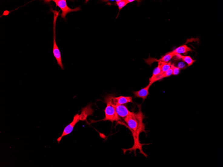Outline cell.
<instances>
[{
    "label": "cell",
    "instance_id": "obj_1",
    "mask_svg": "<svg viewBox=\"0 0 223 167\" xmlns=\"http://www.w3.org/2000/svg\"><path fill=\"white\" fill-rule=\"evenodd\" d=\"M139 108L138 113H135L134 112L132 114L124 118L125 122L126 124L123 123H120L126 126L132 133L133 137L134 143L131 148L128 149H123L124 153L128 151H130V153L134 151L135 156H136V150L138 149L140 150V153L147 158L148 156L144 152L142 149V146L144 145H149L150 144H141L139 141V135L142 132L146 133L145 130V125L143 123V120L145 116L141 111V105H137Z\"/></svg>",
    "mask_w": 223,
    "mask_h": 167
},
{
    "label": "cell",
    "instance_id": "obj_2",
    "mask_svg": "<svg viewBox=\"0 0 223 167\" xmlns=\"http://www.w3.org/2000/svg\"><path fill=\"white\" fill-rule=\"evenodd\" d=\"M113 97L112 96L109 95L105 98V101L107 104L104 110L105 117L102 120H109L113 123L115 121L118 122L121 120L120 117L116 112L115 104L114 102Z\"/></svg>",
    "mask_w": 223,
    "mask_h": 167
},
{
    "label": "cell",
    "instance_id": "obj_3",
    "mask_svg": "<svg viewBox=\"0 0 223 167\" xmlns=\"http://www.w3.org/2000/svg\"><path fill=\"white\" fill-rule=\"evenodd\" d=\"M52 1L55 2L56 6L59 8L62 12L60 15L61 17L65 20V17L70 12H77L80 11V7H76L74 9H72L68 7L67 4L66 0H53Z\"/></svg>",
    "mask_w": 223,
    "mask_h": 167
},
{
    "label": "cell",
    "instance_id": "obj_4",
    "mask_svg": "<svg viewBox=\"0 0 223 167\" xmlns=\"http://www.w3.org/2000/svg\"><path fill=\"white\" fill-rule=\"evenodd\" d=\"M79 120L80 114L77 113L74 116L72 122L65 128L62 135L57 139V141L58 143L60 142L63 137L69 135L73 131L74 126Z\"/></svg>",
    "mask_w": 223,
    "mask_h": 167
},
{
    "label": "cell",
    "instance_id": "obj_5",
    "mask_svg": "<svg viewBox=\"0 0 223 167\" xmlns=\"http://www.w3.org/2000/svg\"><path fill=\"white\" fill-rule=\"evenodd\" d=\"M115 107L118 115L123 119L133 113V112L129 111L124 105L115 104Z\"/></svg>",
    "mask_w": 223,
    "mask_h": 167
},
{
    "label": "cell",
    "instance_id": "obj_6",
    "mask_svg": "<svg viewBox=\"0 0 223 167\" xmlns=\"http://www.w3.org/2000/svg\"><path fill=\"white\" fill-rule=\"evenodd\" d=\"M151 86V85L149 84L146 87L139 91H133L134 97L142 98L144 101L146 99L147 96L149 94V90Z\"/></svg>",
    "mask_w": 223,
    "mask_h": 167
},
{
    "label": "cell",
    "instance_id": "obj_7",
    "mask_svg": "<svg viewBox=\"0 0 223 167\" xmlns=\"http://www.w3.org/2000/svg\"><path fill=\"white\" fill-rule=\"evenodd\" d=\"M133 97H113V100L115 104L124 105L128 103H133Z\"/></svg>",
    "mask_w": 223,
    "mask_h": 167
},
{
    "label": "cell",
    "instance_id": "obj_8",
    "mask_svg": "<svg viewBox=\"0 0 223 167\" xmlns=\"http://www.w3.org/2000/svg\"><path fill=\"white\" fill-rule=\"evenodd\" d=\"M174 57L178 60H182L183 61L188 65V67L191 66L196 61L192 59L189 56H184L180 54H177Z\"/></svg>",
    "mask_w": 223,
    "mask_h": 167
},
{
    "label": "cell",
    "instance_id": "obj_9",
    "mask_svg": "<svg viewBox=\"0 0 223 167\" xmlns=\"http://www.w3.org/2000/svg\"><path fill=\"white\" fill-rule=\"evenodd\" d=\"M92 113L93 110L89 106L85 107L80 114V120H86L88 116L91 115Z\"/></svg>",
    "mask_w": 223,
    "mask_h": 167
},
{
    "label": "cell",
    "instance_id": "obj_10",
    "mask_svg": "<svg viewBox=\"0 0 223 167\" xmlns=\"http://www.w3.org/2000/svg\"><path fill=\"white\" fill-rule=\"evenodd\" d=\"M193 51L192 49L186 45H183L181 46L178 48H176L175 50L173 51L177 54H185L188 52H192Z\"/></svg>",
    "mask_w": 223,
    "mask_h": 167
},
{
    "label": "cell",
    "instance_id": "obj_11",
    "mask_svg": "<svg viewBox=\"0 0 223 167\" xmlns=\"http://www.w3.org/2000/svg\"><path fill=\"white\" fill-rule=\"evenodd\" d=\"M176 55V54L175 52L172 51L171 52H169L165 55H164V56L161 58L159 60H155H155H152V61H162L165 62V63H168Z\"/></svg>",
    "mask_w": 223,
    "mask_h": 167
},
{
    "label": "cell",
    "instance_id": "obj_12",
    "mask_svg": "<svg viewBox=\"0 0 223 167\" xmlns=\"http://www.w3.org/2000/svg\"><path fill=\"white\" fill-rule=\"evenodd\" d=\"M159 62L161 66V72L163 73L168 71L171 67V61L169 62L168 63L162 61H159Z\"/></svg>",
    "mask_w": 223,
    "mask_h": 167
},
{
    "label": "cell",
    "instance_id": "obj_13",
    "mask_svg": "<svg viewBox=\"0 0 223 167\" xmlns=\"http://www.w3.org/2000/svg\"><path fill=\"white\" fill-rule=\"evenodd\" d=\"M158 66L154 70L152 77L149 78V81L152 80L153 78L157 76V75L159 74L161 72V66L159 62H158Z\"/></svg>",
    "mask_w": 223,
    "mask_h": 167
},
{
    "label": "cell",
    "instance_id": "obj_14",
    "mask_svg": "<svg viewBox=\"0 0 223 167\" xmlns=\"http://www.w3.org/2000/svg\"><path fill=\"white\" fill-rule=\"evenodd\" d=\"M116 2L117 5L118 7L119 11L127 4H128L127 0H117V1H116Z\"/></svg>",
    "mask_w": 223,
    "mask_h": 167
},
{
    "label": "cell",
    "instance_id": "obj_15",
    "mask_svg": "<svg viewBox=\"0 0 223 167\" xmlns=\"http://www.w3.org/2000/svg\"><path fill=\"white\" fill-rule=\"evenodd\" d=\"M163 73L161 72V73L157 75L156 77H154L153 79L149 81V84L152 85L154 83H155L156 81H158L162 80L163 78Z\"/></svg>",
    "mask_w": 223,
    "mask_h": 167
},
{
    "label": "cell",
    "instance_id": "obj_16",
    "mask_svg": "<svg viewBox=\"0 0 223 167\" xmlns=\"http://www.w3.org/2000/svg\"><path fill=\"white\" fill-rule=\"evenodd\" d=\"M175 66V64H171V67L165 73H163V78L168 77L171 76L172 74L173 71V67Z\"/></svg>",
    "mask_w": 223,
    "mask_h": 167
},
{
    "label": "cell",
    "instance_id": "obj_17",
    "mask_svg": "<svg viewBox=\"0 0 223 167\" xmlns=\"http://www.w3.org/2000/svg\"><path fill=\"white\" fill-rule=\"evenodd\" d=\"M177 67L180 68V69H184L186 67V65L184 62L180 61L179 62Z\"/></svg>",
    "mask_w": 223,
    "mask_h": 167
},
{
    "label": "cell",
    "instance_id": "obj_18",
    "mask_svg": "<svg viewBox=\"0 0 223 167\" xmlns=\"http://www.w3.org/2000/svg\"><path fill=\"white\" fill-rule=\"evenodd\" d=\"M180 69L178 67H173L172 74L173 75H178L180 73Z\"/></svg>",
    "mask_w": 223,
    "mask_h": 167
},
{
    "label": "cell",
    "instance_id": "obj_19",
    "mask_svg": "<svg viewBox=\"0 0 223 167\" xmlns=\"http://www.w3.org/2000/svg\"><path fill=\"white\" fill-rule=\"evenodd\" d=\"M135 1V0H127V2H128V4L129 3L133 2Z\"/></svg>",
    "mask_w": 223,
    "mask_h": 167
}]
</instances>
